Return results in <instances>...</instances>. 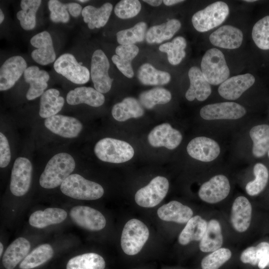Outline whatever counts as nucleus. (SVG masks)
Segmentation results:
<instances>
[{
    "instance_id": "1",
    "label": "nucleus",
    "mask_w": 269,
    "mask_h": 269,
    "mask_svg": "<svg viewBox=\"0 0 269 269\" xmlns=\"http://www.w3.org/2000/svg\"><path fill=\"white\" fill-rule=\"evenodd\" d=\"M75 162L69 153L61 152L54 155L48 161L39 178L40 186L52 189L61 185L74 171Z\"/></svg>"
},
{
    "instance_id": "2",
    "label": "nucleus",
    "mask_w": 269,
    "mask_h": 269,
    "mask_svg": "<svg viewBox=\"0 0 269 269\" xmlns=\"http://www.w3.org/2000/svg\"><path fill=\"white\" fill-rule=\"evenodd\" d=\"M60 190L65 195L78 200H96L104 193L101 185L76 173L70 175L63 181Z\"/></svg>"
},
{
    "instance_id": "3",
    "label": "nucleus",
    "mask_w": 269,
    "mask_h": 269,
    "mask_svg": "<svg viewBox=\"0 0 269 269\" xmlns=\"http://www.w3.org/2000/svg\"><path fill=\"white\" fill-rule=\"evenodd\" d=\"M94 151L101 160L114 163H120L131 159L134 149L128 142L120 139L106 137L99 140Z\"/></svg>"
},
{
    "instance_id": "4",
    "label": "nucleus",
    "mask_w": 269,
    "mask_h": 269,
    "mask_svg": "<svg viewBox=\"0 0 269 269\" xmlns=\"http://www.w3.org/2000/svg\"><path fill=\"white\" fill-rule=\"evenodd\" d=\"M201 71L208 82L211 85L222 84L230 75V70L224 54L217 48L208 50L201 62Z\"/></svg>"
},
{
    "instance_id": "5",
    "label": "nucleus",
    "mask_w": 269,
    "mask_h": 269,
    "mask_svg": "<svg viewBox=\"0 0 269 269\" xmlns=\"http://www.w3.org/2000/svg\"><path fill=\"white\" fill-rule=\"evenodd\" d=\"M149 232L147 226L138 219H132L125 224L121 236V247L125 254L139 253L147 241Z\"/></svg>"
},
{
    "instance_id": "6",
    "label": "nucleus",
    "mask_w": 269,
    "mask_h": 269,
    "mask_svg": "<svg viewBox=\"0 0 269 269\" xmlns=\"http://www.w3.org/2000/svg\"><path fill=\"white\" fill-rule=\"evenodd\" d=\"M229 13L228 5L223 1H216L195 13L192 17L194 28L206 32L221 25Z\"/></svg>"
},
{
    "instance_id": "7",
    "label": "nucleus",
    "mask_w": 269,
    "mask_h": 269,
    "mask_svg": "<svg viewBox=\"0 0 269 269\" xmlns=\"http://www.w3.org/2000/svg\"><path fill=\"white\" fill-rule=\"evenodd\" d=\"M169 189L166 178L157 176L145 186L136 192L134 200L141 207L152 208L159 204L166 196Z\"/></svg>"
},
{
    "instance_id": "8",
    "label": "nucleus",
    "mask_w": 269,
    "mask_h": 269,
    "mask_svg": "<svg viewBox=\"0 0 269 269\" xmlns=\"http://www.w3.org/2000/svg\"><path fill=\"white\" fill-rule=\"evenodd\" d=\"M53 67L57 73L73 83L84 84L89 80L90 74L88 68L80 65L70 53L60 56L55 61Z\"/></svg>"
},
{
    "instance_id": "9",
    "label": "nucleus",
    "mask_w": 269,
    "mask_h": 269,
    "mask_svg": "<svg viewBox=\"0 0 269 269\" xmlns=\"http://www.w3.org/2000/svg\"><path fill=\"white\" fill-rule=\"evenodd\" d=\"M110 63L101 49L95 50L92 56L90 75L95 89L102 94L108 92L113 79L109 75Z\"/></svg>"
},
{
    "instance_id": "10",
    "label": "nucleus",
    "mask_w": 269,
    "mask_h": 269,
    "mask_svg": "<svg viewBox=\"0 0 269 269\" xmlns=\"http://www.w3.org/2000/svg\"><path fill=\"white\" fill-rule=\"evenodd\" d=\"M32 165L27 158L19 157L15 160L11 170L10 190L16 196H22L28 191L31 181Z\"/></svg>"
},
{
    "instance_id": "11",
    "label": "nucleus",
    "mask_w": 269,
    "mask_h": 269,
    "mask_svg": "<svg viewBox=\"0 0 269 269\" xmlns=\"http://www.w3.org/2000/svg\"><path fill=\"white\" fill-rule=\"evenodd\" d=\"M246 113V109L241 105L226 102L206 105L200 110V115L206 120H236L244 116Z\"/></svg>"
},
{
    "instance_id": "12",
    "label": "nucleus",
    "mask_w": 269,
    "mask_h": 269,
    "mask_svg": "<svg viewBox=\"0 0 269 269\" xmlns=\"http://www.w3.org/2000/svg\"><path fill=\"white\" fill-rule=\"evenodd\" d=\"M70 216L73 221L79 226L92 231L103 229L106 220L99 211L86 206H76L70 210Z\"/></svg>"
},
{
    "instance_id": "13",
    "label": "nucleus",
    "mask_w": 269,
    "mask_h": 269,
    "mask_svg": "<svg viewBox=\"0 0 269 269\" xmlns=\"http://www.w3.org/2000/svg\"><path fill=\"white\" fill-rule=\"evenodd\" d=\"M230 191L228 179L223 175H217L201 185L198 195L203 201L214 204L226 198Z\"/></svg>"
},
{
    "instance_id": "14",
    "label": "nucleus",
    "mask_w": 269,
    "mask_h": 269,
    "mask_svg": "<svg viewBox=\"0 0 269 269\" xmlns=\"http://www.w3.org/2000/svg\"><path fill=\"white\" fill-rule=\"evenodd\" d=\"M149 143L153 147H165L169 149L176 148L181 143L180 132L168 123H163L154 127L147 137Z\"/></svg>"
},
{
    "instance_id": "15",
    "label": "nucleus",
    "mask_w": 269,
    "mask_h": 269,
    "mask_svg": "<svg viewBox=\"0 0 269 269\" xmlns=\"http://www.w3.org/2000/svg\"><path fill=\"white\" fill-rule=\"evenodd\" d=\"M44 125L53 133L65 138L77 137L83 129L82 123L76 118L61 115L46 119Z\"/></svg>"
},
{
    "instance_id": "16",
    "label": "nucleus",
    "mask_w": 269,
    "mask_h": 269,
    "mask_svg": "<svg viewBox=\"0 0 269 269\" xmlns=\"http://www.w3.org/2000/svg\"><path fill=\"white\" fill-rule=\"evenodd\" d=\"M26 68V62L20 56L7 59L0 69V90L6 91L12 88Z\"/></svg>"
},
{
    "instance_id": "17",
    "label": "nucleus",
    "mask_w": 269,
    "mask_h": 269,
    "mask_svg": "<svg viewBox=\"0 0 269 269\" xmlns=\"http://www.w3.org/2000/svg\"><path fill=\"white\" fill-rule=\"evenodd\" d=\"M31 44L36 49L31 53L32 58L41 65H46L56 59V54L50 33L43 31L34 35L30 40Z\"/></svg>"
},
{
    "instance_id": "18",
    "label": "nucleus",
    "mask_w": 269,
    "mask_h": 269,
    "mask_svg": "<svg viewBox=\"0 0 269 269\" xmlns=\"http://www.w3.org/2000/svg\"><path fill=\"white\" fill-rule=\"evenodd\" d=\"M187 151L192 158L203 162H209L216 159L220 152L218 143L205 136L192 139L187 146Z\"/></svg>"
},
{
    "instance_id": "19",
    "label": "nucleus",
    "mask_w": 269,
    "mask_h": 269,
    "mask_svg": "<svg viewBox=\"0 0 269 269\" xmlns=\"http://www.w3.org/2000/svg\"><path fill=\"white\" fill-rule=\"evenodd\" d=\"M255 77L250 73H246L229 78L220 84L218 93L223 98L235 100L250 88L255 82Z\"/></svg>"
},
{
    "instance_id": "20",
    "label": "nucleus",
    "mask_w": 269,
    "mask_h": 269,
    "mask_svg": "<svg viewBox=\"0 0 269 269\" xmlns=\"http://www.w3.org/2000/svg\"><path fill=\"white\" fill-rule=\"evenodd\" d=\"M210 42L214 46L228 49L239 48L243 40V34L239 28L230 25L220 27L209 36Z\"/></svg>"
},
{
    "instance_id": "21",
    "label": "nucleus",
    "mask_w": 269,
    "mask_h": 269,
    "mask_svg": "<svg viewBox=\"0 0 269 269\" xmlns=\"http://www.w3.org/2000/svg\"><path fill=\"white\" fill-rule=\"evenodd\" d=\"M190 86L186 92L185 97L189 101L196 99L203 101L211 93L210 84L204 77L201 70L197 66H193L188 71Z\"/></svg>"
},
{
    "instance_id": "22",
    "label": "nucleus",
    "mask_w": 269,
    "mask_h": 269,
    "mask_svg": "<svg viewBox=\"0 0 269 269\" xmlns=\"http://www.w3.org/2000/svg\"><path fill=\"white\" fill-rule=\"evenodd\" d=\"M23 77L25 81L29 84L26 94L28 100H32L41 96L47 87V82L50 78L47 72L40 70L36 66L27 67Z\"/></svg>"
},
{
    "instance_id": "23",
    "label": "nucleus",
    "mask_w": 269,
    "mask_h": 269,
    "mask_svg": "<svg viewBox=\"0 0 269 269\" xmlns=\"http://www.w3.org/2000/svg\"><path fill=\"white\" fill-rule=\"evenodd\" d=\"M252 211V205L247 198L239 196L235 200L232 207L231 221L237 231L244 232L249 228Z\"/></svg>"
},
{
    "instance_id": "24",
    "label": "nucleus",
    "mask_w": 269,
    "mask_h": 269,
    "mask_svg": "<svg viewBox=\"0 0 269 269\" xmlns=\"http://www.w3.org/2000/svg\"><path fill=\"white\" fill-rule=\"evenodd\" d=\"M105 100L103 94L94 88L85 86L70 90L66 96V101L71 105L85 104L92 107H98L104 103Z\"/></svg>"
},
{
    "instance_id": "25",
    "label": "nucleus",
    "mask_w": 269,
    "mask_h": 269,
    "mask_svg": "<svg viewBox=\"0 0 269 269\" xmlns=\"http://www.w3.org/2000/svg\"><path fill=\"white\" fill-rule=\"evenodd\" d=\"M158 216L165 221L177 223H187L192 217V209L177 201H171L157 210Z\"/></svg>"
},
{
    "instance_id": "26",
    "label": "nucleus",
    "mask_w": 269,
    "mask_h": 269,
    "mask_svg": "<svg viewBox=\"0 0 269 269\" xmlns=\"http://www.w3.org/2000/svg\"><path fill=\"white\" fill-rule=\"evenodd\" d=\"M138 47L134 45H120L116 48L115 55L112 57L113 62L126 77L132 78L134 75L132 61L138 54Z\"/></svg>"
},
{
    "instance_id": "27",
    "label": "nucleus",
    "mask_w": 269,
    "mask_h": 269,
    "mask_svg": "<svg viewBox=\"0 0 269 269\" xmlns=\"http://www.w3.org/2000/svg\"><path fill=\"white\" fill-rule=\"evenodd\" d=\"M113 8V5L110 2H106L99 8L89 5L83 8L81 14L89 28H99L107 23Z\"/></svg>"
},
{
    "instance_id": "28",
    "label": "nucleus",
    "mask_w": 269,
    "mask_h": 269,
    "mask_svg": "<svg viewBox=\"0 0 269 269\" xmlns=\"http://www.w3.org/2000/svg\"><path fill=\"white\" fill-rule=\"evenodd\" d=\"M30 249L29 242L25 238L15 239L7 247L2 257V264L6 269H13L27 255Z\"/></svg>"
},
{
    "instance_id": "29",
    "label": "nucleus",
    "mask_w": 269,
    "mask_h": 269,
    "mask_svg": "<svg viewBox=\"0 0 269 269\" xmlns=\"http://www.w3.org/2000/svg\"><path fill=\"white\" fill-rule=\"evenodd\" d=\"M67 216L65 210L58 208H48L44 210H37L30 216L29 224L37 228H44L49 225L59 224Z\"/></svg>"
},
{
    "instance_id": "30",
    "label": "nucleus",
    "mask_w": 269,
    "mask_h": 269,
    "mask_svg": "<svg viewBox=\"0 0 269 269\" xmlns=\"http://www.w3.org/2000/svg\"><path fill=\"white\" fill-rule=\"evenodd\" d=\"M113 118L119 122H124L131 118H138L144 114L143 107L135 98L126 97L114 105L112 110Z\"/></svg>"
},
{
    "instance_id": "31",
    "label": "nucleus",
    "mask_w": 269,
    "mask_h": 269,
    "mask_svg": "<svg viewBox=\"0 0 269 269\" xmlns=\"http://www.w3.org/2000/svg\"><path fill=\"white\" fill-rule=\"evenodd\" d=\"M181 26L180 21L175 18L161 24L152 26L147 30L146 40L150 44L161 43L172 38Z\"/></svg>"
},
{
    "instance_id": "32",
    "label": "nucleus",
    "mask_w": 269,
    "mask_h": 269,
    "mask_svg": "<svg viewBox=\"0 0 269 269\" xmlns=\"http://www.w3.org/2000/svg\"><path fill=\"white\" fill-rule=\"evenodd\" d=\"M64 99L60 96L59 91L56 89H49L41 96L39 116L48 118L56 115L63 108Z\"/></svg>"
},
{
    "instance_id": "33",
    "label": "nucleus",
    "mask_w": 269,
    "mask_h": 269,
    "mask_svg": "<svg viewBox=\"0 0 269 269\" xmlns=\"http://www.w3.org/2000/svg\"><path fill=\"white\" fill-rule=\"evenodd\" d=\"M223 242L221 227L219 222L215 219L208 223L206 231L200 240V250L203 252H214L220 249Z\"/></svg>"
},
{
    "instance_id": "34",
    "label": "nucleus",
    "mask_w": 269,
    "mask_h": 269,
    "mask_svg": "<svg viewBox=\"0 0 269 269\" xmlns=\"http://www.w3.org/2000/svg\"><path fill=\"white\" fill-rule=\"evenodd\" d=\"M207 222L200 216L192 217L180 233L178 242L182 245H186L193 241H200L206 231Z\"/></svg>"
},
{
    "instance_id": "35",
    "label": "nucleus",
    "mask_w": 269,
    "mask_h": 269,
    "mask_svg": "<svg viewBox=\"0 0 269 269\" xmlns=\"http://www.w3.org/2000/svg\"><path fill=\"white\" fill-rule=\"evenodd\" d=\"M137 77L139 82L144 85H163L171 80L169 73L157 70L149 63H144L140 66Z\"/></svg>"
},
{
    "instance_id": "36",
    "label": "nucleus",
    "mask_w": 269,
    "mask_h": 269,
    "mask_svg": "<svg viewBox=\"0 0 269 269\" xmlns=\"http://www.w3.org/2000/svg\"><path fill=\"white\" fill-rule=\"evenodd\" d=\"M250 135L253 141V155L257 157L265 155L269 150V125L264 124L253 127Z\"/></svg>"
},
{
    "instance_id": "37",
    "label": "nucleus",
    "mask_w": 269,
    "mask_h": 269,
    "mask_svg": "<svg viewBox=\"0 0 269 269\" xmlns=\"http://www.w3.org/2000/svg\"><path fill=\"white\" fill-rule=\"evenodd\" d=\"M40 0H22L20 2L21 10L18 11L16 17L21 27L24 30L33 29L36 25V14L40 4Z\"/></svg>"
},
{
    "instance_id": "38",
    "label": "nucleus",
    "mask_w": 269,
    "mask_h": 269,
    "mask_svg": "<svg viewBox=\"0 0 269 269\" xmlns=\"http://www.w3.org/2000/svg\"><path fill=\"white\" fill-rule=\"evenodd\" d=\"M53 250L48 244L39 246L27 255L19 265L21 269H31L37 267L50 260Z\"/></svg>"
},
{
    "instance_id": "39",
    "label": "nucleus",
    "mask_w": 269,
    "mask_h": 269,
    "mask_svg": "<svg viewBox=\"0 0 269 269\" xmlns=\"http://www.w3.org/2000/svg\"><path fill=\"white\" fill-rule=\"evenodd\" d=\"M105 266V260L102 256L89 253L71 259L66 265V269H104Z\"/></svg>"
},
{
    "instance_id": "40",
    "label": "nucleus",
    "mask_w": 269,
    "mask_h": 269,
    "mask_svg": "<svg viewBox=\"0 0 269 269\" xmlns=\"http://www.w3.org/2000/svg\"><path fill=\"white\" fill-rule=\"evenodd\" d=\"M187 43L185 39L182 36L174 38L171 42L160 45L159 50L166 53L169 63L173 65L179 64L185 57V49Z\"/></svg>"
},
{
    "instance_id": "41",
    "label": "nucleus",
    "mask_w": 269,
    "mask_h": 269,
    "mask_svg": "<svg viewBox=\"0 0 269 269\" xmlns=\"http://www.w3.org/2000/svg\"><path fill=\"white\" fill-rule=\"evenodd\" d=\"M171 99V93L167 89L160 87L144 91L139 96L140 104L147 109H151L156 105L166 104Z\"/></svg>"
},
{
    "instance_id": "42",
    "label": "nucleus",
    "mask_w": 269,
    "mask_h": 269,
    "mask_svg": "<svg viewBox=\"0 0 269 269\" xmlns=\"http://www.w3.org/2000/svg\"><path fill=\"white\" fill-rule=\"evenodd\" d=\"M147 24L143 21L136 23L133 27L120 30L117 33L118 42L122 45H133L143 41L145 38Z\"/></svg>"
},
{
    "instance_id": "43",
    "label": "nucleus",
    "mask_w": 269,
    "mask_h": 269,
    "mask_svg": "<svg viewBox=\"0 0 269 269\" xmlns=\"http://www.w3.org/2000/svg\"><path fill=\"white\" fill-rule=\"evenodd\" d=\"M253 171L255 179L248 183L246 186V190L250 196L257 195L264 189L269 175L267 168L261 163L256 164Z\"/></svg>"
},
{
    "instance_id": "44",
    "label": "nucleus",
    "mask_w": 269,
    "mask_h": 269,
    "mask_svg": "<svg viewBox=\"0 0 269 269\" xmlns=\"http://www.w3.org/2000/svg\"><path fill=\"white\" fill-rule=\"evenodd\" d=\"M252 37L258 48L269 50V15L261 18L254 24Z\"/></svg>"
},
{
    "instance_id": "45",
    "label": "nucleus",
    "mask_w": 269,
    "mask_h": 269,
    "mask_svg": "<svg viewBox=\"0 0 269 269\" xmlns=\"http://www.w3.org/2000/svg\"><path fill=\"white\" fill-rule=\"evenodd\" d=\"M231 251L222 248L204 257L201 261L202 269H218L231 257Z\"/></svg>"
},
{
    "instance_id": "46",
    "label": "nucleus",
    "mask_w": 269,
    "mask_h": 269,
    "mask_svg": "<svg viewBox=\"0 0 269 269\" xmlns=\"http://www.w3.org/2000/svg\"><path fill=\"white\" fill-rule=\"evenodd\" d=\"M141 5L137 0H122L117 3L114 12L119 18L129 19L135 16L141 10Z\"/></svg>"
},
{
    "instance_id": "47",
    "label": "nucleus",
    "mask_w": 269,
    "mask_h": 269,
    "mask_svg": "<svg viewBox=\"0 0 269 269\" xmlns=\"http://www.w3.org/2000/svg\"><path fill=\"white\" fill-rule=\"evenodd\" d=\"M50 18L54 22L67 23L70 19L65 3L57 0H50L48 2Z\"/></svg>"
},
{
    "instance_id": "48",
    "label": "nucleus",
    "mask_w": 269,
    "mask_h": 269,
    "mask_svg": "<svg viewBox=\"0 0 269 269\" xmlns=\"http://www.w3.org/2000/svg\"><path fill=\"white\" fill-rule=\"evenodd\" d=\"M11 158L10 147L6 137L0 133V167L3 168L9 164Z\"/></svg>"
},
{
    "instance_id": "49",
    "label": "nucleus",
    "mask_w": 269,
    "mask_h": 269,
    "mask_svg": "<svg viewBox=\"0 0 269 269\" xmlns=\"http://www.w3.org/2000/svg\"><path fill=\"white\" fill-rule=\"evenodd\" d=\"M261 258L260 252L257 247H250L242 252L240 260L243 263L256 265L258 264Z\"/></svg>"
},
{
    "instance_id": "50",
    "label": "nucleus",
    "mask_w": 269,
    "mask_h": 269,
    "mask_svg": "<svg viewBox=\"0 0 269 269\" xmlns=\"http://www.w3.org/2000/svg\"><path fill=\"white\" fill-rule=\"evenodd\" d=\"M65 6L70 14L74 17H78L82 13V6L77 2L67 3H65Z\"/></svg>"
},
{
    "instance_id": "51",
    "label": "nucleus",
    "mask_w": 269,
    "mask_h": 269,
    "mask_svg": "<svg viewBox=\"0 0 269 269\" xmlns=\"http://www.w3.org/2000/svg\"><path fill=\"white\" fill-rule=\"evenodd\" d=\"M269 265V252L265 254L259 261L258 265L260 269H265Z\"/></svg>"
},
{
    "instance_id": "52",
    "label": "nucleus",
    "mask_w": 269,
    "mask_h": 269,
    "mask_svg": "<svg viewBox=\"0 0 269 269\" xmlns=\"http://www.w3.org/2000/svg\"><path fill=\"white\" fill-rule=\"evenodd\" d=\"M143 1L153 6H158L163 2V0H144Z\"/></svg>"
},
{
    "instance_id": "53",
    "label": "nucleus",
    "mask_w": 269,
    "mask_h": 269,
    "mask_svg": "<svg viewBox=\"0 0 269 269\" xmlns=\"http://www.w3.org/2000/svg\"><path fill=\"white\" fill-rule=\"evenodd\" d=\"M184 0H164L163 2L164 4L167 6H170L178 3L183 2Z\"/></svg>"
},
{
    "instance_id": "54",
    "label": "nucleus",
    "mask_w": 269,
    "mask_h": 269,
    "mask_svg": "<svg viewBox=\"0 0 269 269\" xmlns=\"http://www.w3.org/2000/svg\"><path fill=\"white\" fill-rule=\"evenodd\" d=\"M4 19V14L2 10L0 9V24L3 22Z\"/></svg>"
},
{
    "instance_id": "55",
    "label": "nucleus",
    "mask_w": 269,
    "mask_h": 269,
    "mask_svg": "<svg viewBox=\"0 0 269 269\" xmlns=\"http://www.w3.org/2000/svg\"><path fill=\"white\" fill-rule=\"evenodd\" d=\"M0 256H1V254H2V251H3V245L1 243H0Z\"/></svg>"
},
{
    "instance_id": "56",
    "label": "nucleus",
    "mask_w": 269,
    "mask_h": 269,
    "mask_svg": "<svg viewBox=\"0 0 269 269\" xmlns=\"http://www.w3.org/2000/svg\"><path fill=\"white\" fill-rule=\"evenodd\" d=\"M244 1H246V2H255L256 0H244Z\"/></svg>"
},
{
    "instance_id": "57",
    "label": "nucleus",
    "mask_w": 269,
    "mask_h": 269,
    "mask_svg": "<svg viewBox=\"0 0 269 269\" xmlns=\"http://www.w3.org/2000/svg\"><path fill=\"white\" fill-rule=\"evenodd\" d=\"M89 0H78V1L79 2H86L87 1H88Z\"/></svg>"
},
{
    "instance_id": "58",
    "label": "nucleus",
    "mask_w": 269,
    "mask_h": 269,
    "mask_svg": "<svg viewBox=\"0 0 269 269\" xmlns=\"http://www.w3.org/2000/svg\"><path fill=\"white\" fill-rule=\"evenodd\" d=\"M268 155H269V150L268 151Z\"/></svg>"
}]
</instances>
